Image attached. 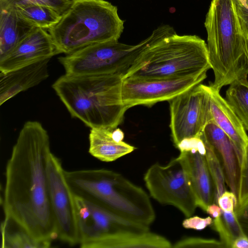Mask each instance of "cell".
I'll list each match as a JSON object with an SVG mask.
<instances>
[{"mask_svg": "<svg viewBox=\"0 0 248 248\" xmlns=\"http://www.w3.org/2000/svg\"><path fill=\"white\" fill-rule=\"evenodd\" d=\"M49 137L41 123L29 121L21 129L5 169L2 206L9 216L39 240L57 238L47 165Z\"/></svg>", "mask_w": 248, "mask_h": 248, "instance_id": "obj_1", "label": "cell"}, {"mask_svg": "<svg viewBox=\"0 0 248 248\" xmlns=\"http://www.w3.org/2000/svg\"><path fill=\"white\" fill-rule=\"evenodd\" d=\"M123 75L65 74L52 87L71 116L93 128L114 129L128 109L122 94Z\"/></svg>", "mask_w": 248, "mask_h": 248, "instance_id": "obj_2", "label": "cell"}, {"mask_svg": "<svg viewBox=\"0 0 248 248\" xmlns=\"http://www.w3.org/2000/svg\"><path fill=\"white\" fill-rule=\"evenodd\" d=\"M124 77L164 78L197 76L211 68L207 44L195 35H179L169 26L155 30Z\"/></svg>", "mask_w": 248, "mask_h": 248, "instance_id": "obj_3", "label": "cell"}, {"mask_svg": "<svg viewBox=\"0 0 248 248\" xmlns=\"http://www.w3.org/2000/svg\"><path fill=\"white\" fill-rule=\"evenodd\" d=\"M74 195L130 221L149 226L155 214L149 197L121 174L99 169L65 170Z\"/></svg>", "mask_w": 248, "mask_h": 248, "instance_id": "obj_4", "label": "cell"}, {"mask_svg": "<svg viewBox=\"0 0 248 248\" xmlns=\"http://www.w3.org/2000/svg\"><path fill=\"white\" fill-rule=\"evenodd\" d=\"M211 68L209 84L220 91L235 80L247 78V36L234 0H212L204 22Z\"/></svg>", "mask_w": 248, "mask_h": 248, "instance_id": "obj_5", "label": "cell"}, {"mask_svg": "<svg viewBox=\"0 0 248 248\" xmlns=\"http://www.w3.org/2000/svg\"><path fill=\"white\" fill-rule=\"evenodd\" d=\"M124 21L116 6L105 0H72L59 22L47 31L61 53L93 44L118 41Z\"/></svg>", "mask_w": 248, "mask_h": 248, "instance_id": "obj_6", "label": "cell"}, {"mask_svg": "<svg viewBox=\"0 0 248 248\" xmlns=\"http://www.w3.org/2000/svg\"><path fill=\"white\" fill-rule=\"evenodd\" d=\"M150 39V36L136 45L118 41L93 44L60 57L58 61L67 74H119L124 77Z\"/></svg>", "mask_w": 248, "mask_h": 248, "instance_id": "obj_7", "label": "cell"}, {"mask_svg": "<svg viewBox=\"0 0 248 248\" xmlns=\"http://www.w3.org/2000/svg\"><path fill=\"white\" fill-rule=\"evenodd\" d=\"M150 195L163 204L174 206L187 217L198 206L187 172L179 156L165 166L152 165L144 176Z\"/></svg>", "mask_w": 248, "mask_h": 248, "instance_id": "obj_8", "label": "cell"}, {"mask_svg": "<svg viewBox=\"0 0 248 248\" xmlns=\"http://www.w3.org/2000/svg\"><path fill=\"white\" fill-rule=\"evenodd\" d=\"M168 102L170 127L176 147L185 139L200 136L212 120L208 85L200 83Z\"/></svg>", "mask_w": 248, "mask_h": 248, "instance_id": "obj_9", "label": "cell"}, {"mask_svg": "<svg viewBox=\"0 0 248 248\" xmlns=\"http://www.w3.org/2000/svg\"><path fill=\"white\" fill-rule=\"evenodd\" d=\"M73 195L78 244L82 248H96L100 241L119 232L149 231V226L130 221L98 205Z\"/></svg>", "mask_w": 248, "mask_h": 248, "instance_id": "obj_10", "label": "cell"}, {"mask_svg": "<svg viewBox=\"0 0 248 248\" xmlns=\"http://www.w3.org/2000/svg\"><path fill=\"white\" fill-rule=\"evenodd\" d=\"M207 77L201 75L164 78L123 79L122 94L128 108L137 105L151 107L156 103L169 101L200 84Z\"/></svg>", "mask_w": 248, "mask_h": 248, "instance_id": "obj_11", "label": "cell"}, {"mask_svg": "<svg viewBox=\"0 0 248 248\" xmlns=\"http://www.w3.org/2000/svg\"><path fill=\"white\" fill-rule=\"evenodd\" d=\"M47 172L57 238L71 246L78 244L74 195L61 160L52 153L48 157Z\"/></svg>", "mask_w": 248, "mask_h": 248, "instance_id": "obj_12", "label": "cell"}, {"mask_svg": "<svg viewBox=\"0 0 248 248\" xmlns=\"http://www.w3.org/2000/svg\"><path fill=\"white\" fill-rule=\"evenodd\" d=\"M200 137L214 151L221 164L226 184L238 200L243 155L231 138L213 120L206 124Z\"/></svg>", "mask_w": 248, "mask_h": 248, "instance_id": "obj_13", "label": "cell"}, {"mask_svg": "<svg viewBox=\"0 0 248 248\" xmlns=\"http://www.w3.org/2000/svg\"><path fill=\"white\" fill-rule=\"evenodd\" d=\"M61 53L46 30L35 27L3 60L0 72H7L50 59Z\"/></svg>", "mask_w": 248, "mask_h": 248, "instance_id": "obj_14", "label": "cell"}, {"mask_svg": "<svg viewBox=\"0 0 248 248\" xmlns=\"http://www.w3.org/2000/svg\"><path fill=\"white\" fill-rule=\"evenodd\" d=\"M46 59L7 72H0V105L34 87L49 76Z\"/></svg>", "mask_w": 248, "mask_h": 248, "instance_id": "obj_15", "label": "cell"}, {"mask_svg": "<svg viewBox=\"0 0 248 248\" xmlns=\"http://www.w3.org/2000/svg\"><path fill=\"white\" fill-rule=\"evenodd\" d=\"M187 172L198 207L206 211L214 203V188L205 155L197 151L181 152L178 156Z\"/></svg>", "mask_w": 248, "mask_h": 248, "instance_id": "obj_16", "label": "cell"}, {"mask_svg": "<svg viewBox=\"0 0 248 248\" xmlns=\"http://www.w3.org/2000/svg\"><path fill=\"white\" fill-rule=\"evenodd\" d=\"M208 88L212 120L231 138L244 157L248 136L243 124L226 99L220 95V91L210 84Z\"/></svg>", "mask_w": 248, "mask_h": 248, "instance_id": "obj_17", "label": "cell"}, {"mask_svg": "<svg viewBox=\"0 0 248 248\" xmlns=\"http://www.w3.org/2000/svg\"><path fill=\"white\" fill-rule=\"evenodd\" d=\"M124 137V133L119 128H91L89 153L103 162L115 161L135 149L133 146L123 141Z\"/></svg>", "mask_w": 248, "mask_h": 248, "instance_id": "obj_18", "label": "cell"}, {"mask_svg": "<svg viewBox=\"0 0 248 248\" xmlns=\"http://www.w3.org/2000/svg\"><path fill=\"white\" fill-rule=\"evenodd\" d=\"M35 28L21 18L14 7L0 9V61Z\"/></svg>", "mask_w": 248, "mask_h": 248, "instance_id": "obj_19", "label": "cell"}, {"mask_svg": "<svg viewBox=\"0 0 248 248\" xmlns=\"http://www.w3.org/2000/svg\"><path fill=\"white\" fill-rule=\"evenodd\" d=\"M165 237L146 232L124 231L112 234L100 241L96 248H170Z\"/></svg>", "mask_w": 248, "mask_h": 248, "instance_id": "obj_20", "label": "cell"}, {"mask_svg": "<svg viewBox=\"0 0 248 248\" xmlns=\"http://www.w3.org/2000/svg\"><path fill=\"white\" fill-rule=\"evenodd\" d=\"M2 248H48L52 241L39 240L24 226L9 216L1 225Z\"/></svg>", "mask_w": 248, "mask_h": 248, "instance_id": "obj_21", "label": "cell"}, {"mask_svg": "<svg viewBox=\"0 0 248 248\" xmlns=\"http://www.w3.org/2000/svg\"><path fill=\"white\" fill-rule=\"evenodd\" d=\"M13 7L21 18L35 27L46 30L56 25L62 16L53 9L44 5L31 4Z\"/></svg>", "mask_w": 248, "mask_h": 248, "instance_id": "obj_22", "label": "cell"}, {"mask_svg": "<svg viewBox=\"0 0 248 248\" xmlns=\"http://www.w3.org/2000/svg\"><path fill=\"white\" fill-rule=\"evenodd\" d=\"M226 100L238 116L246 130H248V80L237 79L230 84Z\"/></svg>", "mask_w": 248, "mask_h": 248, "instance_id": "obj_23", "label": "cell"}, {"mask_svg": "<svg viewBox=\"0 0 248 248\" xmlns=\"http://www.w3.org/2000/svg\"><path fill=\"white\" fill-rule=\"evenodd\" d=\"M203 142L206 148L205 155L214 185V203L217 204L218 199L226 190L224 173L214 151L208 143Z\"/></svg>", "mask_w": 248, "mask_h": 248, "instance_id": "obj_24", "label": "cell"}, {"mask_svg": "<svg viewBox=\"0 0 248 248\" xmlns=\"http://www.w3.org/2000/svg\"><path fill=\"white\" fill-rule=\"evenodd\" d=\"M71 2L72 0H0V9L18 5L36 4L49 7L62 15L69 7Z\"/></svg>", "mask_w": 248, "mask_h": 248, "instance_id": "obj_25", "label": "cell"}, {"mask_svg": "<svg viewBox=\"0 0 248 248\" xmlns=\"http://www.w3.org/2000/svg\"><path fill=\"white\" fill-rule=\"evenodd\" d=\"M172 248H225L220 240L198 237H189L181 239L175 243Z\"/></svg>", "mask_w": 248, "mask_h": 248, "instance_id": "obj_26", "label": "cell"}, {"mask_svg": "<svg viewBox=\"0 0 248 248\" xmlns=\"http://www.w3.org/2000/svg\"><path fill=\"white\" fill-rule=\"evenodd\" d=\"M220 217L225 226L235 239L246 234L235 211L226 212L222 211Z\"/></svg>", "mask_w": 248, "mask_h": 248, "instance_id": "obj_27", "label": "cell"}, {"mask_svg": "<svg viewBox=\"0 0 248 248\" xmlns=\"http://www.w3.org/2000/svg\"><path fill=\"white\" fill-rule=\"evenodd\" d=\"M248 198V144L245 149L241 170L240 189L236 210Z\"/></svg>", "mask_w": 248, "mask_h": 248, "instance_id": "obj_28", "label": "cell"}, {"mask_svg": "<svg viewBox=\"0 0 248 248\" xmlns=\"http://www.w3.org/2000/svg\"><path fill=\"white\" fill-rule=\"evenodd\" d=\"M210 226L218 234L220 241L225 248H232L235 239L225 226L221 217L214 218Z\"/></svg>", "mask_w": 248, "mask_h": 248, "instance_id": "obj_29", "label": "cell"}, {"mask_svg": "<svg viewBox=\"0 0 248 248\" xmlns=\"http://www.w3.org/2000/svg\"><path fill=\"white\" fill-rule=\"evenodd\" d=\"M176 148L180 152L194 151L203 155L206 154L205 146L200 136L185 139L177 145Z\"/></svg>", "mask_w": 248, "mask_h": 248, "instance_id": "obj_30", "label": "cell"}, {"mask_svg": "<svg viewBox=\"0 0 248 248\" xmlns=\"http://www.w3.org/2000/svg\"><path fill=\"white\" fill-rule=\"evenodd\" d=\"M217 205L226 212L235 211L238 206L236 195L231 191L226 190L218 199Z\"/></svg>", "mask_w": 248, "mask_h": 248, "instance_id": "obj_31", "label": "cell"}, {"mask_svg": "<svg viewBox=\"0 0 248 248\" xmlns=\"http://www.w3.org/2000/svg\"><path fill=\"white\" fill-rule=\"evenodd\" d=\"M212 222L213 219L209 216L205 218L194 216L184 219L182 225L186 229L202 230L210 226Z\"/></svg>", "mask_w": 248, "mask_h": 248, "instance_id": "obj_32", "label": "cell"}, {"mask_svg": "<svg viewBox=\"0 0 248 248\" xmlns=\"http://www.w3.org/2000/svg\"><path fill=\"white\" fill-rule=\"evenodd\" d=\"M236 10L240 18L243 30L248 38V6L241 0H234Z\"/></svg>", "mask_w": 248, "mask_h": 248, "instance_id": "obj_33", "label": "cell"}, {"mask_svg": "<svg viewBox=\"0 0 248 248\" xmlns=\"http://www.w3.org/2000/svg\"><path fill=\"white\" fill-rule=\"evenodd\" d=\"M222 210L218 205L215 203L209 205L205 212L214 218L220 217Z\"/></svg>", "mask_w": 248, "mask_h": 248, "instance_id": "obj_34", "label": "cell"}, {"mask_svg": "<svg viewBox=\"0 0 248 248\" xmlns=\"http://www.w3.org/2000/svg\"><path fill=\"white\" fill-rule=\"evenodd\" d=\"M232 248H248V236L244 234L236 238L233 243Z\"/></svg>", "mask_w": 248, "mask_h": 248, "instance_id": "obj_35", "label": "cell"}, {"mask_svg": "<svg viewBox=\"0 0 248 248\" xmlns=\"http://www.w3.org/2000/svg\"><path fill=\"white\" fill-rule=\"evenodd\" d=\"M235 212L238 217L248 214V198Z\"/></svg>", "mask_w": 248, "mask_h": 248, "instance_id": "obj_36", "label": "cell"}, {"mask_svg": "<svg viewBox=\"0 0 248 248\" xmlns=\"http://www.w3.org/2000/svg\"><path fill=\"white\" fill-rule=\"evenodd\" d=\"M246 50H247V53L248 57V38L247 39L246 41Z\"/></svg>", "mask_w": 248, "mask_h": 248, "instance_id": "obj_37", "label": "cell"}, {"mask_svg": "<svg viewBox=\"0 0 248 248\" xmlns=\"http://www.w3.org/2000/svg\"><path fill=\"white\" fill-rule=\"evenodd\" d=\"M247 6H248V0H241Z\"/></svg>", "mask_w": 248, "mask_h": 248, "instance_id": "obj_38", "label": "cell"}]
</instances>
